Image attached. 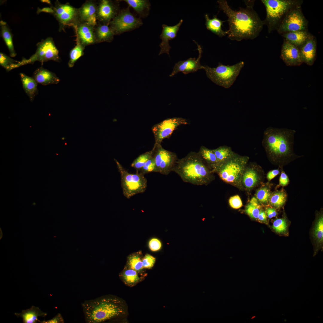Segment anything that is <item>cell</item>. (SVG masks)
Masks as SVG:
<instances>
[{
    "mask_svg": "<svg viewBox=\"0 0 323 323\" xmlns=\"http://www.w3.org/2000/svg\"><path fill=\"white\" fill-rule=\"evenodd\" d=\"M217 2L220 9L228 17L229 29L226 32L230 39H253L259 35L263 24L253 9V3L236 11L232 10L226 0H218Z\"/></svg>",
    "mask_w": 323,
    "mask_h": 323,
    "instance_id": "obj_1",
    "label": "cell"
},
{
    "mask_svg": "<svg viewBox=\"0 0 323 323\" xmlns=\"http://www.w3.org/2000/svg\"><path fill=\"white\" fill-rule=\"evenodd\" d=\"M296 131L269 127L264 131L262 144L270 161L280 166L300 157L293 150Z\"/></svg>",
    "mask_w": 323,
    "mask_h": 323,
    "instance_id": "obj_2",
    "label": "cell"
},
{
    "mask_svg": "<svg viewBox=\"0 0 323 323\" xmlns=\"http://www.w3.org/2000/svg\"><path fill=\"white\" fill-rule=\"evenodd\" d=\"M86 322L99 323L120 317L126 312L123 302L112 295L86 300L81 304Z\"/></svg>",
    "mask_w": 323,
    "mask_h": 323,
    "instance_id": "obj_3",
    "label": "cell"
},
{
    "mask_svg": "<svg viewBox=\"0 0 323 323\" xmlns=\"http://www.w3.org/2000/svg\"><path fill=\"white\" fill-rule=\"evenodd\" d=\"M173 172L184 182L197 185H207L214 179V173L198 152L191 151L178 159Z\"/></svg>",
    "mask_w": 323,
    "mask_h": 323,
    "instance_id": "obj_4",
    "label": "cell"
},
{
    "mask_svg": "<svg viewBox=\"0 0 323 323\" xmlns=\"http://www.w3.org/2000/svg\"><path fill=\"white\" fill-rule=\"evenodd\" d=\"M249 159L247 156H241L234 153L230 158L219 165L213 172L217 173L224 182L242 189V178Z\"/></svg>",
    "mask_w": 323,
    "mask_h": 323,
    "instance_id": "obj_5",
    "label": "cell"
},
{
    "mask_svg": "<svg viewBox=\"0 0 323 323\" xmlns=\"http://www.w3.org/2000/svg\"><path fill=\"white\" fill-rule=\"evenodd\" d=\"M266 9V17L263 21L266 25L268 32L276 30L280 23L293 8L303 3L301 0H262Z\"/></svg>",
    "mask_w": 323,
    "mask_h": 323,
    "instance_id": "obj_6",
    "label": "cell"
},
{
    "mask_svg": "<svg viewBox=\"0 0 323 323\" xmlns=\"http://www.w3.org/2000/svg\"><path fill=\"white\" fill-rule=\"evenodd\" d=\"M244 63L241 61L231 65L219 63L215 68L204 66L207 77L216 84L228 89L234 83L243 67Z\"/></svg>",
    "mask_w": 323,
    "mask_h": 323,
    "instance_id": "obj_7",
    "label": "cell"
},
{
    "mask_svg": "<svg viewBox=\"0 0 323 323\" xmlns=\"http://www.w3.org/2000/svg\"><path fill=\"white\" fill-rule=\"evenodd\" d=\"M121 177V185L124 196L128 199L138 194L144 193L147 186V180L144 175L139 172L129 173L114 159Z\"/></svg>",
    "mask_w": 323,
    "mask_h": 323,
    "instance_id": "obj_8",
    "label": "cell"
},
{
    "mask_svg": "<svg viewBox=\"0 0 323 323\" xmlns=\"http://www.w3.org/2000/svg\"><path fill=\"white\" fill-rule=\"evenodd\" d=\"M301 5L294 7L285 16L276 29L279 34L308 30V22L302 11Z\"/></svg>",
    "mask_w": 323,
    "mask_h": 323,
    "instance_id": "obj_9",
    "label": "cell"
},
{
    "mask_svg": "<svg viewBox=\"0 0 323 323\" xmlns=\"http://www.w3.org/2000/svg\"><path fill=\"white\" fill-rule=\"evenodd\" d=\"M37 48L35 53L28 59L23 58L20 61L19 66L32 64L38 61L42 63L49 60L59 62L60 58L59 51L51 37L42 40L37 44Z\"/></svg>",
    "mask_w": 323,
    "mask_h": 323,
    "instance_id": "obj_10",
    "label": "cell"
},
{
    "mask_svg": "<svg viewBox=\"0 0 323 323\" xmlns=\"http://www.w3.org/2000/svg\"><path fill=\"white\" fill-rule=\"evenodd\" d=\"M142 24L140 19L136 17L131 13L129 7L119 11L109 23L115 35H120L134 30Z\"/></svg>",
    "mask_w": 323,
    "mask_h": 323,
    "instance_id": "obj_11",
    "label": "cell"
},
{
    "mask_svg": "<svg viewBox=\"0 0 323 323\" xmlns=\"http://www.w3.org/2000/svg\"><path fill=\"white\" fill-rule=\"evenodd\" d=\"M152 149L156 164L155 172L167 175L173 171L178 159L176 153L165 149L161 144L154 145Z\"/></svg>",
    "mask_w": 323,
    "mask_h": 323,
    "instance_id": "obj_12",
    "label": "cell"
},
{
    "mask_svg": "<svg viewBox=\"0 0 323 323\" xmlns=\"http://www.w3.org/2000/svg\"><path fill=\"white\" fill-rule=\"evenodd\" d=\"M188 124L186 119L180 117L166 119L154 125L152 130L155 139L154 146L161 145L162 141L168 138L179 126Z\"/></svg>",
    "mask_w": 323,
    "mask_h": 323,
    "instance_id": "obj_13",
    "label": "cell"
},
{
    "mask_svg": "<svg viewBox=\"0 0 323 323\" xmlns=\"http://www.w3.org/2000/svg\"><path fill=\"white\" fill-rule=\"evenodd\" d=\"M52 8V14L58 21L61 30L67 26L74 27L80 22L79 9L69 4H62L57 1Z\"/></svg>",
    "mask_w": 323,
    "mask_h": 323,
    "instance_id": "obj_14",
    "label": "cell"
},
{
    "mask_svg": "<svg viewBox=\"0 0 323 323\" xmlns=\"http://www.w3.org/2000/svg\"><path fill=\"white\" fill-rule=\"evenodd\" d=\"M197 46V50L199 54L198 57L196 59L195 58H190L184 61H180L176 63L170 77L173 76L179 72H182L184 74H187L197 71L200 69H203L204 66L200 63V60L201 57L202 49L201 46L196 41L194 40Z\"/></svg>",
    "mask_w": 323,
    "mask_h": 323,
    "instance_id": "obj_15",
    "label": "cell"
},
{
    "mask_svg": "<svg viewBox=\"0 0 323 323\" xmlns=\"http://www.w3.org/2000/svg\"><path fill=\"white\" fill-rule=\"evenodd\" d=\"M119 8L118 4L112 1H100L97 6V19L101 23H109L119 13Z\"/></svg>",
    "mask_w": 323,
    "mask_h": 323,
    "instance_id": "obj_16",
    "label": "cell"
},
{
    "mask_svg": "<svg viewBox=\"0 0 323 323\" xmlns=\"http://www.w3.org/2000/svg\"><path fill=\"white\" fill-rule=\"evenodd\" d=\"M280 57L287 66H299L303 63L299 48L284 40L282 46Z\"/></svg>",
    "mask_w": 323,
    "mask_h": 323,
    "instance_id": "obj_17",
    "label": "cell"
},
{
    "mask_svg": "<svg viewBox=\"0 0 323 323\" xmlns=\"http://www.w3.org/2000/svg\"><path fill=\"white\" fill-rule=\"evenodd\" d=\"M74 27L76 31L77 39L83 46L85 47L96 42L95 26L80 22Z\"/></svg>",
    "mask_w": 323,
    "mask_h": 323,
    "instance_id": "obj_18",
    "label": "cell"
},
{
    "mask_svg": "<svg viewBox=\"0 0 323 323\" xmlns=\"http://www.w3.org/2000/svg\"><path fill=\"white\" fill-rule=\"evenodd\" d=\"M183 20L181 19L176 25L173 26H169L165 24L162 25V30L160 37L162 41L160 44V55L166 53L169 56V51L171 48L169 43V40L174 39L182 25Z\"/></svg>",
    "mask_w": 323,
    "mask_h": 323,
    "instance_id": "obj_19",
    "label": "cell"
},
{
    "mask_svg": "<svg viewBox=\"0 0 323 323\" xmlns=\"http://www.w3.org/2000/svg\"><path fill=\"white\" fill-rule=\"evenodd\" d=\"M299 48L303 63L309 65H312L316 57V41L315 37L311 34L305 42Z\"/></svg>",
    "mask_w": 323,
    "mask_h": 323,
    "instance_id": "obj_20",
    "label": "cell"
},
{
    "mask_svg": "<svg viewBox=\"0 0 323 323\" xmlns=\"http://www.w3.org/2000/svg\"><path fill=\"white\" fill-rule=\"evenodd\" d=\"M97 6L93 1H88L79 9L80 22L94 26L97 25Z\"/></svg>",
    "mask_w": 323,
    "mask_h": 323,
    "instance_id": "obj_21",
    "label": "cell"
},
{
    "mask_svg": "<svg viewBox=\"0 0 323 323\" xmlns=\"http://www.w3.org/2000/svg\"><path fill=\"white\" fill-rule=\"evenodd\" d=\"M260 170V167L257 165L250 167L247 166L242 178L243 187L250 190L257 185L261 179Z\"/></svg>",
    "mask_w": 323,
    "mask_h": 323,
    "instance_id": "obj_22",
    "label": "cell"
},
{
    "mask_svg": "<svg viewBox=\"0 0 323 323\" xmlns=\"http://www.w3.org/2000/svg\"><path fill=\"white\" fill-rule=\"evenodd\" d=\"M32 77L37 83L44 86L57 84L60 81L59 78L54 73L42 67L35 70Z\"/></svg>",
    "mask_w": 323,
    "mask_h": 323,
    "instance_id": "obj_23",
    "label": "cell"
},
{
    "mask_svg": "<svg viewBox=\"0 0 323 323\" xmlns=\"http://www.w3.org/2000/svg\"><path fill=\"white\" fill-rule=\"evenodd\" d=\"M14 314L17 318H22L24 323H36L39 321L38 317H44L47 313L41 311L38 307L32 306L30 308L22 310L20 313H15Z\"/></svg>",
    "mask_w": 323,
    "mask_h": 323,
    "instance_id": "obj_24",
    "label": "cell"
},
{
    "mask_svg": "<svg viewBox=\"0 0 323 323\" xmlns=\"http://www.w3.org/2000/svg\"><path fill=\"white\" fill-rule=\"evenodd\" d=\"M311 34L307 31H299L283 33L284 40L299 48L308 38Z\"/></svg>",
    "mask_w": 323,
    "mask_h": 323,
    "instance_id": "obj_25",
    "label": "cell"
},
{
    "mask_svg": "<svg viewBox=\"0 0 323 323\" xmlns=\"http://www.w3.org/2000/svg\"><path fill=\"white\" fill-rule=\"evenodd\" d=\"M96 42H111L113 39L114 33L109 25V23L100 22L95 27Z\"/></svg>",
    "mask_w": 323,
    "mask_h": 323,
    "instance_id": "obj_26",
    "label": "cell"
},
{
    "mask_svg": "<svg viewBox=\"0 0 323 323\" xmlns=\"http://www.w3.org/2000/svg\"><path fill=\"white\" fill-rule=\"evenodd\" d=\"M20 76L23 89L30 101L32 102L38 92V83L32 77L23 73H20Z\"/></svg>",
    "mask_w": 323,
    "mask_h": 323,
    "instance_id": "obj_27",
    "label": "cell"
},
{
    "mask_svg": "<svg viewBox=\"0 0 323 323\" xmlns=\"http://www.w3.org/2000/svg\"><path fill=\"white\" fill-rule=\"evenodd\" d=\"M139 273L127 266L120 273L119 277L126 285L132 287L136 285L143 279L139 275Z\"/></svg>",
    "mask_w": 323,
    "mask_h": 323,
    "instance_id": "obj_28",
    "label": "cell"
},
{
    "mask_svg": "<svg viewBox=\"0 0 323 323\" xmlns=\"http://www.w3.org/2000/svg\"><path fill=\"white\" fill-rule=\"evenodd\" d=\"M205 25L208 30L220 37H223L227 34L226 31H224L222 29L223 24L225 21H222L218 18L217 15H214L212 19H210L208 15L205 14Z\"/></svg>",
    "mask_w": 323,
    "mask_h": 323,
    "instance_id": "obj_29",
    "label": "cell"
},
{
    "mask_svg": "<svg viewBox=\"0 0 323 323\" xmlns=\"http://www.w3.org/2000/svg\"><path fill=\"white\" fill-rule=\"evenodd\" d=\"M198 153L213 173L217 167V164L216 157L213 150L202 146L200 147Z\"/></svg>",
    "mask_w": 323,
    "mask_h": 323,
    "instance_id": "obj_30",
    "label": "cell"
},
{
    "mask_svg": "<svg viewBox=\"0 0 323 323\" xmlns=\"http://www.w3.org/2000/svg\"><path fill=\"white\" fill-rule=\"evenodd\" d=\"M0 25L1 36L8 48L10 56L14 57L16 56V54L14 50L10 31L5 22L1 20Z\"/></svg>",
    "mask_w": 323,
    "mask_h": 323,
    "instance_id": "obj_31",
    "label": "cell"
},
{
    "mask_svg": "<svg viewBox=\"0 0 323 323\" xmlns=\"http://www.w3.org/2000/svg\"><path fill=\"white\" fill-rule=\"evenodd\" d=\"M141 17L148 15L150 7L149 1L146 0H124Z\"/></svg>",
    "mask_w": 323,
    "mask_h": 323,
    "instance_id": "obj_32",
    "label": "cell"
},
{
    "mask_svg": "<svg viewBox=\"0 0 323 323\" xmlns=\"http://www.w3.org/2000/svg\"><path fill=\"white\" fill-rule=\"evenodd\" d=\"M213 150L216 157L217 167L230 158L234 153L230 147L225 146H220Z\"/></svg>",
    "mask_w": 323,
    "mask_h": 323,
    "instance_id": "obj_33",
    "label": "cell"
},
{
    "mask_svg": "<svg viewBox=\"0 0 323 323\" xmlns=\"http://www.w3.org/2000/svg\"><path fill=\"white\" fill-rule=\"evenodd\" d=\"M287 194L284 189L276 191L271 193L268 203L277 208L282 206L286 202Z\"/></svg>",
    "mask_w": 323,
    "mask_h": 323,
    "instance_id": "obj_34",
    "label": "cell"
},
{
    "mask_svg": "<svg viewBox=\"0 0 323 323\" xmlns=\"http://www.w3.org/2000/svg\"><path fill=\"white\" fill-rule=\"evenodd\" d=\"M260 208L257 199L255 197L252 198L249 204L246 206L245 211L252 219L253 220L258 219Z\"/></svg>",
    "mask_w": 323,
    "mask_h": 323,
    "instance_id": "obj_35",
    "label": "cell"
},
{
    "mask_svg": "<svg viewBox=\"0 0 323 323\" xmlns=\"http://www.w3.org/2000/svg\"><path fill=\"white\" fill-rule=\"evenodd\" d=\"M77 45L70 51V60L68 63L69 67H72L76 62L84 54V47L76 39Z\"/></svg>",
    "mask_w": 323,
    "mask_h": 323,
    "instance_id": "obj_36",
    "label": "cell"
},
{
    "mask_svg": "<svg viewBox=\"0 0 323 323\" xmlns=\"http://www.w3.org/2000/svg\"><path fill=\"white\" fill-rule=\"evenodd\" d=\"M142 258L141 255L139 253L130 255L127 259V266L139 272L144 269L142 264Z\"/></svg>",
    "mask_w": 323,
    "mask_h": 323,
    "instance_id": "obj_37",
    "label": "cell"
},
{
    "mask_svg": "<svg viewBox=\"0 0 323 323\" xmlns=\"http://www.w3.org/2000/svg\"><path fill=\"white\" fill-rule=\"evenodd\" d=\"M153 152L152 149L151 150L140 155L132 162L131 165V167L135 168L136 171L139 172L146 162L152 157Z\"/></svg>",
    "mask_w": 323,
    "mask_h": 323,
    "instance_id": "obj_38",
    "label": "cell"
},
{
    "mask_svg": "<svg viewBox=\"0 0 323 323\" xmlns=\"http://www.w3.org/2000/svg\"><path fill=\"white\" fill-rule=\"evenodd\" d=\"M271 194L269 187L265 185H262L257 190L255 196L259 203L263 204H266L268 203Z\"/></svg>",
    "mask_w": 323,
    "mask_h": 323,
    "instance_id": "obj_39",
    "label": "cell"
},
{
    "mask_svg": "<svg viewBox=\"0 0 323 323\" xmlns=\"http://www.w3.org/2000/svg\"><path fill=\"white\" fill-rule=\"evenodd\" d=\"M20 62L14 60L4 53H0V65L7 71L19 67Z\"/></svg>",
    "mask_w": 323,
    "mask_h": 323,
    "instance_id": "obj_40",
    "label": "cell"
},
{
    "mask_svg": "<svg viewBox=\"0 0 323 323\" xmlns=\"http://www.w3.org/2000/svg\"><path fill=\"white\" fill-rule=\"evenodd\" d=\"M313 236L317 241L322 243L323 240V217L319 216L317 219L313 231Z\"/></svg>",
    "mask_w": 323,
    "mask_h": 323,
    "instance_id": "obj_41",
    "label": "cell"
},
{
    "mask_svg": "<svg viewBox=\"0 0 323 323\" xmlns=\"http://www.w3.org/2000/svg\"><path fill=\"white\" fill-rule=\"evenodd\" d=\"M272 227L277 232L279 233L284 232L286 231L287 228L286 221L284 218L276 219L274 221Z\"/></svg>",
    "mask_w": 323,
    "mask_h": 323,
    "instance_id": "obj_42",
    "label": "cell"
},
{
    "mask_svg": "<svg viewBox=\"0 0 323 323\" xmlns=\"http://www.w3.org/2000/svg\"><path fill=\"white\" fill-rule=\"evenodd\" d=\"M155 168L156 164L154 158L153 154L152 157L146 162L144 166L139 171L144 175L147 173L155 172Z\"/></svg>",
    "mask_w": 323,
    "mask_h": 323,
    "instance_id": "obj_43",
    "label": "cell"
},
{
    "mask_svg": "<svg viewBox=\"0 0 323 323\" xmlns=\"http://www.w3.org/2000/svg\"><path fill=\"white\" fill-rule=\"evenodd\" d=\"M156 261L155 257L149 254H147L143 258L142 262L144 269H151L153 266Z\"/></svg>",
    "mask_w": 323,
    "mask_h": 323,
    "instance_id": "obj_44",
    "label": "cell"
},
{
    "mask_svg": "<svg viewBox=\"0 0 323 323\" xmlns=\"http://www.w3.org/2000/svg\"><path fill=\"white\" fill-rule=\"evenodd\" d=\"M230 206L233 208L237 209L243 206L242 200L238 195H235L231 197L229 200Z\"/></svg>",
    "mask_w": 323,
    "mask_h": 323,
    "instance_id": "obj_45",
    "label": "cell"
},
{
    "mask_svg": "<svg viewBox=\"0 0 323 323\" xmlns=\"http://www.w3.org/2000/svg\"><path fill=\"white\" fill-rule=\"evenodd\" d=\"M161 241L158 239L153 238L149 241V246L152 251H157L160 250L162 247Z\"/></svg>",
    "mask_w": 323,
    "mask_h": 323,
    "instance_id": "obj_46",
    "label": "cell"
},
{
    "mask_svg": "<svg viewBox=\"0 0 323 323\" xmlns=\"http://www.w3.org/2000/svg\"><path fill=\"white\" fill-rule=\"evenodd\" d=\"M39 322L41 323H63L64 321L61 314L59 313L51 319L42 321H39Z\"/></svg>",
    "mask_w": 323,
    "mask_h": 323,
    "instance_id": "obj_47",
    "label": "cell"
},
{
    "mask_svg": "<svg viewBox=\"0 0 323 323\" xmlns=\"http://www.w3.org/2000/svg\"><path fill=\"white\" fill-rule=\"evenodd\" d=\"M289 182V179L287 175L284 171H282L279 180V186H284L287 185Z\"/></svg>",
    "mask_w": 323,
    "mask_h": 323,
    "instance_id": "obj_48",
    "label": "cell"
},
{
    "mask_svg": "<svg viewBox=\"0 0 323 323\" xmlns=\"http://www.w3.org/2000/svg\"><path fill=\"white\" fill-rule=\"evenodd\" d=\"M280 173L279 169L273 170L269 171L267 174V178L270 181L277 176Z\"/></svg>",
    "mask_w": 323,
    "mask_h": 323,
    "instance_id": "obj_49",
    "label": "cell"
},
{
    "mask_svg": "<svg viewBox=\"0 0 323 323\" xmlns=\"http://www.w3.org/2000/svg\"><path fill=\"white\" fill-rule=\"evenodd\" d=\"M265 212L268 218L270 219L276 217L277 214V213L275 209L272 208H267Z\"/></svg>",
    "mask_w": 323,
    "mask_h": 323,
    "instance_id": "obj_50",
    "label": "cell"
},
{
    "mask_svg": "<svg viewBox=\"0 0 323 323\" xmlns=\"http://www.w3.org/2000/svg\"><path fill=\"white\" fill-rule=\"evenodd\" d=\"M267 215L266 212L260 210L258 218V220L260 222L266 223L267 222Z\"/></svg>",
    "mask_w": 323,
    "mask_h": 323,
    "instance_id": "obj_51",
    "label": "cell"
},
{
    "mask_svg": "<svg viewBox=\"0 0 323 323\" xmlns=\"http://www.w3.org/2000/svg\"><path fill=\"white\" fill-rule=\"evenodd\" d=\"M41 12H45L53 13L54 12V10L52 8L48 7H44L42 9L38 8L37 12V13H39Z\"/></svg>",
    "mask_w": 323,
    "mask_h": 323,
    "instance_id": "obj_52",
    "label": "cell"
},
{
    "mask_svg": "<svg viewBox=\"0 0 323 323\" xmlns=\"http://www.w3.org/2000/svg\"><path fill=\"white\" fill-rule=\"evenodd\" d=\"M41 1L42 2H46V3H48V4H51V1H49V0H41Z\"/></svg>",
    "mask_w": 323,
    "mask_h": 323,
    "instance_id": "obj_53",
    "label": "cell"
},
{
    "mask_svg": "<svg viewBox=\"0 0 323 323\" xmlns=\"http://www.w3.org/2000/svg\"><path fill=\"white\" fill-rule=\"evenodd\" d=\"M65 139V138H64V137H63V138H62V140H64V139Z\"/></svg>",
    "mask_w": 323,
    "mask_h": 323,
    "instance_id": "obj_54",
    "label": "cell"
}]
</instances>
